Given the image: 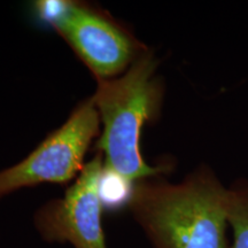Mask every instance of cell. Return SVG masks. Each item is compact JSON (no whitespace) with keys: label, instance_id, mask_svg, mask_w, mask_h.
<instances>
[{"label":"cell","instance_id":"6da1fadb","mask_svg":"<svg viewBox=\"0 0 248 248\" xmlns=\"http://www.w3.org/2000/svg\"><path fill=\"white\" fill-rule=\"evenodd\" d=\"M226 199L228 187L201 164L181 183H135L126 206L153 248H230Z\"/></svg>","mask_w":248,"mask_h":248},{"label":"cell","instance_id":"7a4b0ae2","mask_svg":"<svg viewBox=\"0 0 248 248\" xmlns=\"http://www.w3.org/2000/svg\"><path fill=\"white\" fill-rule=\"evenodd\" d=\"M157 67L159 59L148 48L122 76L97 80L92 95L102 124L95 148L104 156L105 172L131 187L171 169L166 162L148 164L140 150L142 128L156 122L162 111L166 88Z\"/></svg>","mask_w":248,"mask_h":248},{"label":"cell","instance_id":"3957f363","mask_svg":"<svg viewBox=\"0 0 248 248\" xmlns=\"http://www.w3.org/2000/svg\"><path fill=\"white\" fill-rule=\"evenodd\" d=\"M37 13L60 35L97 80L125 73L148 47L108 12L77 0L36 1Z\"/></svg>","mask_w":248,"mask_h":248},{"label":"cell","instance_id":"277c9868","mask_svg":"<svg viewBox=\"0 0 248 248\" xmlns=\"http://www.w3.org/2000/svg\"><path fill=\"white\" fill-rule=\"evenodd\" d=\"M100 116L92 97L77 106L60 128L51 132L14 166L0 170V200L44 183L66 184L79 175L91 142L98 137Z\"/></svg>","mask_w":248,"mask_h":248},{"label":"cell","instance_id":"5b68a950","mask_svg":"<svg viewBox=\"0 0 248 248\" xmlns=\"http://www.w3.org/2000/svg\"><path fill=\"white\" fill-rule=\"evenodd\" d=\"M104 156L98 152L64 192L33 215V226L48 244H70L74 248H108L102 229L100 186Z\"/></svg>","mask_w":248,"mask_h":248},{"label":"cell","instance_id":"8992f818","mask_svg":"<svg viewBox=\"0 0 248 248\" xmlns=\"http://www.w3.org/2000/svg\"><path fill=\"white\" fill-rule=\"evenodd\" d=\"M226 216L232 230L230 248H248V178L237 179L228 187Z\"/></svg>","mask_w":248,"mask_h":248}]
</instances>
